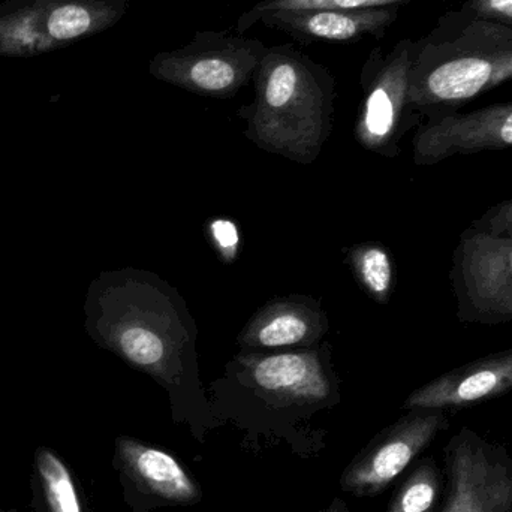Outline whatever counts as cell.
Wrapping results in <instances>:
<instances>
[{"mask_svg":"<svg viewBox=\"0 0 512 512\" xmlns=\"http://www.w3.org/2000/svg\"><path fill=\"white\" fill-rule=\"evenodd\" d=\"M349 261L364 291L378 303H388L396 282V267L387 248L381 243H363L349 252Z\"/></svg>","mask_w":512,"mask_h":512,"instance_id":"cell-17","label":"cell"},{"mask_svg":"<svg viewBox=\"0 0 512 512\" xmlns=\"http://www.w3.org/2000/svg\"><path fill=\"white\" fill-rule=\"evenodd\" d=\"M231 367L237 381L280 406L322 408L339 397L327 352H242Z\"/></svg>","mask_w":512,"mask_h":512,"instance_id":"cell-10","label":"cell"},{"mask_svg":"<svg viewBox=\"0 0 512 512\" xmlns=\"http://www.w3.org/2000/svg\"><path fill=\"white\" fill-rule=\"evenodd\" d=\"M444 492V474L435 457L418 460L391 499L387 512H436Z\"/></svg>","mask_w":512,"mask_h":512,"instance_id":"cell-16","label":"cell"},{"mask_svg":"<svg viewBox=\"0 0 512 512\" xmlns=\"http://www.w3.org/2000/svg\"><path fill=\"white\" fill-rule=\"evenodd\" d=\"M400 8L286 9L267 12L258 24L286 33L298 42L354 44L382 38L399 18Z\"/></svg>","mask_w":512,"mask_h":512,"instance_id":"cell-13","label":"cell"},{"mask_svg":"<svg viewBox=\"0 0 512 512\" xmlns=\"http://www.w3.org/2000/svg\"><path fill=\"white\" fill-rule=\"evenodd\" d=\"M120 454L126 475L155 507H189L203 498L200 484L171 454L128 438L120 441Z\"/></svg>","mask_w":512,"mask_h":512,"instance_id":"cell-15","label":"cell"},{"mask_svg":"<svg viewBox=\"0 0 512 512\" xmlns=\"http://www.w3.org/2000/svg\"><path fill=\"white\" fill-rule=\"evenodd\" d=\"M450 283L462 324L512 321V239L466 228L451 256Z\"/></svg>","mask_w":512,"mask_h":512,"instance_id":"cell-8","label":"cell"},{"mask_svg":"<svg viewBox=\"0 0 512 512\" xmlns=\"http://www.w3.org/2000/svg\"><path fill=\"white\" fill-rule=\"evenodd\" d=\"M39 469L54 512H81L77 492L65 466L50 453L41 454Z\"/></svg>","mask_w":512,"mask_h":512,"instance_id":"cell-19","label":"cell"},{"mask_svg":"<svg viewBox=\"0 0 512 512\" xmlns=\"http://www.w3.org/2000/svg\"><path fill=\"white\" fill-rule=\"evenodd\" d=\"M444 492L436 512H512V451L460 427L442 448Z\"/></svg>","mask_w":512,"mask_h":512,"instance_id":"cell-7","label":"cell"},{"mask_svg":"<svg viewBox=\"0 0 512 512\" xmlns=\"http://www.w3.org/2000/svg\"><path fill=\"white\" fill-rule=\"evenodd\" d=\"M414 162L432 167L454 156L512 149V99L427 120L412 140Z\"/></svg>","mask_w":512,"mask_h":512,"instance_id":"cell-11","label":"cell"},{"mask_svg":"<svg viewBox=\"0 0 512 512\" xmlns=\"http://www.w3.org/2000/svg\"><path fill=\"white\" fill-rule=\"evenodd\" d=\"M267 45L259 39L234 32L206 30L192 36L188 44L159 51L149 63L156 80L188 90L195 95L228 99L249 81Z\"/></svg>","mask_w":512,"mask_h":512,"instance_id":"cell-5","label":"cell"},{"mask_svg":"<svg viewBox=\"0 0 512 512\" xmlns=\"http://www.w3.org/2000/svg\"><path fill=\"white\" fill-rule=\"evenodd\" d=\"M131 0H3L0 56L30 59L116 26Z\"/></svg>","mask_w":512,"mask_h":512,"instance_id":"cell-4","label":"cell"},{"mask_svg":"<svg viewBox=\"0 0 512 512\" xmlns=\"http://www.w3.org/2000/svg\"><path fill=\"white\" fill-rule=\"evenodd\" d=\"M471 228L480 233L512 239V200L489 207L480 218L472 222Z\"/></svg>","mask_w":512,"mask_h":512,"instance_id":"cell-20","label":"cell"},{"mask_svg":"<svg viewBox=\"0 0 512 512\" xmlns=\"http://www.w3.org/2000/svg\"><path fill=\"white\" fill-rule=\"evenodd\" d=\"M254 83V102L242 111L248 137L292 161H315L333 122L331 72L291 44L273 45L262 56Z\"/></svg>","mask_w":512,"mask_h":512,"instance_id":"cell-3","label":"cell"},{"mask_svg":"<svg viewBox=\"0 0 512 512\" xmlns=\"http://www.w3.org/2000/svg\"><path fill=\"white\" fill-rule=\"evenodd\" d=\"M328 331L318 303L307 297H288L262 307L240 333L243 352H262L285 346L312 345Z\"/></svg>","mask_w":512,"mask_h":512,"instance_id":"cell-14","label":"cell"},{"mask_svg":"<svg viewBox=\"0 0 512 512\" xmlns=\"http://www.w3.org/2000/svg\"><path fill=\"white\" fill-rule=\"evenodd\" d=\"M415 53V39H400L388 51L373 48L361 69L364 96L355 137L367 150L396 156L403 134L420 122L409 102Z\"/></svg>","mask_w":512,"mask_h":512,"instance_id":"cell-6","label":"cell"},{"mask_svg":"<svg viewBox=\"0 0 512 512\" xmlns=\"http://www.w3.org/2000/svg\"><path fill=\"white\" fill-rule=\"evenodd\" d=\"M512 80V26L448 11L417 41L409 102L427 120L457 113Z\"/></svg>","mask_w":512,"mask_h":512,"instance_id":"cell-2","label":"cell"},{"mask_svg":"<svg viewBox=\"0 0 512 512\" xmlns=\"http://www.w3.org/2000/svg\"><path fill=\"white\" fill-rule=\"evenodd\" d=\"M210 236L221 256H224L227 261H233L236 258L240 237L234 222L228 219H216L210 224Z\"/></svg>","mask_w":512,"mask_h":512,"instance_id":"cell-22","label":"cell"},{"mask_svg":"<svg viewBox=\"0 0 512 512\" xmlns=\"http://www.w3.org/2000/svg\"><path fill=\"white\" fill-rule=\"evenodd\" d=\"M318 512H349L348 505L342 499L334 498L330 505Z\"/></svg>","mask_w":512,"mask_h":512,"instance_id":"cell-23","label":"cell"},{"mask_svg":"<svg viewBox=\"0 0 512 512\" xmlns=\"http://www.w3.org/2000/svg\"><path fill=\"white\" fill-rule=\"evenodd\" d=\"M460 9L475 17L512 26V0H466Z\"/></svg>","mask_w":512,"mask_h":512,"instance_id":"cell-21","label":"cell"},{"mask_svg":"<svg viewBox=\"0 0 512 512\" xmlns=\"http://www.w3.org/2000/svg\"><path fill=\"white\" fill-rule=\"evenodd\" d=\"M414 0H258L237 18L236 32L245 35L267 12L286 9H367L406 5Z\"/></svg>","mask_w":512,"mask_h":512,"instance_id":"cell-18","label":"cell"},{"mask_svg":"<svg viewBox=\"0 0 512 512\" xmlns=\"http://www.w3.org/2000/svg\"><path fill=\"white\" fill-rule=\"evenodd\" d=\"M447 429H450L448 412L408 409L349 463L340 478V487L358 498L381 495Z\"/></svg>","mask_w":512,"mask_h":512,"instance_id":"cell-9","label":"cell"},{"mask_svg":"<svg viewBox=\"0 0 512 512\" xmlns=\"http://www.w3.org/2000/svg\"><path fill=\"white\" fill-rule=\"evenodd\" d=\"M512 391V345L471 363L456 367L409 394L408 409L457 412Z\"/></svg>","mask_w":512,"mask_h":512,"instance_id":"cell-12","label":"cell"},{"mask_svg":"<svg viewBox=\"0 0 512 512\" xmlns=\"http://www.w3.org/2000/svg\"><path fill=\"white\" fill-rule=\"evenodd\" d=\"M83 312L90 339L152 376L170 394L176 418L201 438L210 408L198 376L197 327L176 289L138 268L102 271Z\"/></svg>","mask_w":512,"mask_h":512,"instance_id":"cell-1","label":"cell"}]
</instances>
